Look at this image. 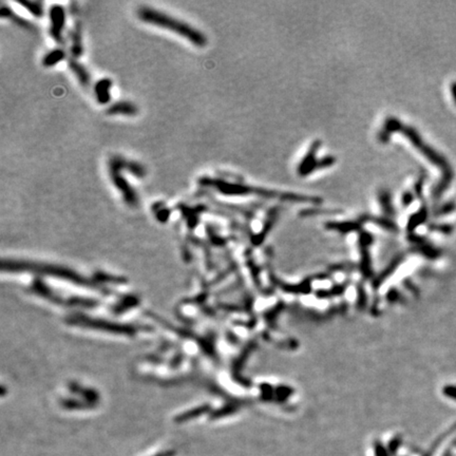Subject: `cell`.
<instances>
[{
  "label": "cell",
  "mask_w": 456,
  "mask_h": 456,
  "mask_svg": "<svg viewBox=\"0 0 456 456\" xmlns=\"http://www.w3.org/2000/svg\"><path fill=\"white\" fill-rule=\"evenodd\" d=\"M138 15L142 21L175 32V33L189 40L197 47L203 48L206 46L207 38L202 32L197 30L196 28H192L188 23L178 20V19L173 18L154 9L147 8V6L140 8L138 11Z\"/></svg>",
  "instance_id": "obj_1"
},
{
  "label": "cell",
  "mask_w": 456,
  "mask_h": 456,
  "mask_svg": "<svg viewBox=\"0 0 456 456\" xmlns=\"http://www.w3.org/2000/svg\"><path fill=\"white\" fill-rule=\"evenodd\" d=\"M200 184L205 187H211L217 191L225 196H249L255 195L266 198H280L285 201H295V202H310V197L301 196L296 194H290V192H279L275 190H268L264 188L252 187L248 185H241L238 183L226 182L224 179L211 178H202L200 179Z\"/></svg>",
  "instance_id": "obj_2"
},
{
  "label": "cell",
  "mask_w": 456,
  "mask_h": 456,
  "mask_svg": "<svg viewBox=\"0 0 456 456\" xmlns=\"http://www.w3.org/2000/svg\"><path fill=\"white\" fill-rule=\"evenodd\" d=\"M398 132H401L406 137L415 148L418 150L423 157H425L430 163H432L436 167L441 169L442 173L453 170L449 163V160L442 156L441 153L436 151L431 146L428 145L420 137V134L416 131V129L411 126H404L402 123L398 128Z\"/></svg>",
  "instance_id": "obj_3"
},
{
  "label": "cell",
  "mask_w": 456,
  "mask_h": 456,
  "mask_svg": "<svg viewBox=\"0 0 456 456\" xmlns=\"http://www.w3.org/2000/svg\"><path fill=\"white\" fill-rule=\"evenodd\" d=\"M121 157H113L109 159V175L111 177L112 183L114 184L123 195L125 202L130 206H137L139 198L136 190H134L129 182L121 175Z\"/></svg>",
  "instance_id": "obj_4"
},
{
  "label": "cell",
  "mask_w": 456,
  "mask_h": 456,
  "mask_svg": "<svg viewBox=\"0 0 456 456\" xmlns=\"http://www.w3.org/2000/svg\"><path fill=\"white\" fill-rule=\"evenodd\" d=\"M50 35L57 43H63L62 31L66 22L65 9L59 4H54L50 8Z\"/></svg>",
  "instance_id": "obj_5"
},
{
  "label": "cell",
  "mask_w": 456,
  "mask_h": 456,
  "mask_svg": "<svg viewBox=\"0 0 456 456\" xmlns=\"http://www.w3.org/2000/svg\"><path fill=\"white\" fill-rule=\"evenodd\" d=\"M321 142L320 140H315V142L311 145L310 150L307 151L306 156L303 158V159L301 160V163L298 166V173L301 177H305L307 175H310L314 170H316V166L318 159L316 158L317 156V151L320 148Z\"/></svg>",
  "instance_id": "obj_6"
},
{
  "label": "cell",
  "mask_w": 456,
  "mask_h": 456,
  "mask_svg": "<svg viewBox=\"0 0 456 456\" xmlns=\"http://www.w3.org/2000/svg\"><path fill=\"white\" fill-rule=\"evenodd\" d=\"M453 179H454L453 170L442 173L440 179L433 186V188L431 190V195L434 200H439V198L442 197V195H444L445 192L449 189V187H450Z\"/></svg>",
  "instance_id": "obj_7"
},
{
  "label": "cell",
  "mask_w": 456,
  "mask_h": 456,
  "mask_svg": "<svg viewBox=\"0 0 456 456\" xmlns=\"http://www.w3.org/2000/svg\"><path fill=\"white\" fill-rule=\"evenodd\" d=\"M112 87V81L109 79H102L95 83L94 92L96 99L101 105L108 104L111 99L110 89Z\"/></svg>",
  "instance_id": "obj_8"
},
{
  "label": "cell",
  "mask_w": 456,
  "mask_h": 456,
  "mask_svg": "<svg viewBox=\"0 0 456 456\" xmlns=\"http://www.w3.org/2000/svg\"><path fill=\"white\" fill-rule=\"evenodd\" d=\"M107 114L109 115H131L138 114V107L131 104L129 101H119L115 102L112 106L108 108Z\"/></svg>",
  "instance_id": "obj_9"
},
{
  "label": "cell",
  "mask_w": 456,
  "mask_h": 456,
  "mask_svg": "<svg viewBox=\"0 0 456 456\" xmlns=\"http://www.w3.org/2000/svg\"><path fill=\"white\" fill-rule=\"evenodd\" d=\"M69 66L71 71L77 77V79L81 83L82 86L88 87L90 83V74L87 71V69L83 67L81 63H79L75 59L69 60Z\"/></svg>",
  "instance_id": "obj_10"
},
{
  "label": "cell",
  "mask_w": 456,
  "mask_h": 456,
  "mask_svg": "<svg viewBox=\"0 0 456 456\" xmlns=\"http://www.w3.org/2000/svg\"><path fill=\"white\" fill-rule=\"evenodd\" d=\"M72 40V48L71 52L74 56V59H77L82 54V44H81V32H80V24L75 23V27L72 31L71 34Z\"/></svg>",
  "instance_id": "obj_11"
},
{
  "label": "cell",
  "mask_w": 456,
  "mask_h": 456,
  "mask_svg": "<svg viewBox=\"0 0 456 456\" xmlns=\"http://www.w3.org/2000/svg\"><path fill=\"white\" fill-rule=\"evenodd\" d=\"M63 59H65V52L60 49H55L44 55L42 59V66L46 68L53 67L56 63L61 61Z\"/></svg>",
  "instance_id": "obj_12"
},
{
  "label": "cell",
  "mask_w": 456,
  "mask_h": 456,
  "mask_svg": "<svg viewBox=\"0 0 456 456\" xmlns=\"http://www.w3.org/2000/svg\"><path fill=\"white\" fill-rule=\"evenodd\" d=\"M18 3L27 9L32 15L40 17L43 15V4L40 1H30V0H18Z\"/></svg>",
  "instance_id": "obj_13"
},
{
  "label": "cell",
  "mask_w": 456,
  "mask_h": 456,
  "mask_svg": "<svg viewBox=\"0 0 456 456\" xmlns=\"http://www.w3.org/2000/svg\"><path fill=\"white\" fill-rule=\"evenodd\" d=\"M1 17L10 18V19H12V20H14L15 22H17L18 24L22 25V27H25V28H30L31 27V23L29 21L23 20V19L16 16L14 13L12 12V10L10 8H8V6H5L4 4L2 5V8H1Z\"/></svg>",
  "instance_id": "obj_14"
},
{
  "label": "cell",
  "mask_w": 456,
  "mask_h": 456,
  "mask_svg": "<svg viewBox=\"0 0 456 456\" xmlns=\"http://www.w3.org/2000/svg\"><path fill=\"white\" fill-rule=\"evenodd\" d=\"M378 195H379V202L385 213H390V214L393 213V207H392V204H391L390 192L387 189H381Z\"/></svg>",
  "instance_id": "obj_15"
},
{
  "label": "cell",
  "mask_w": 456,
  "mask_h": 456,
  "mask_svg": "<svg viewBox=\"0 0 456 456\" xmlns=\"http://www.w3.org/2000/svg\"><path fill=\"white\" fill-rule=\"evenodd\" d=\"M456 209V204L453 201H449L444 204L439 205V206L435 209V215L436 216H444L451 214L452 211Z\"/></svg>",
  "instance_id": "obj_16"
},
{
  "label": "cell",
  "mask_w": 456,
  "mask_h": 456,
  "mask_svg": "<svg viewBox=\"0 0 456 456\" xmlns=\"http://www.w3.org/2000/svg\"><path fill=\"white\" fill-rule=\"evenodd\" d=\"M335 162H336L335 158L332 157V156H326V157H324L322 159H318L316 169L327 168V167H331V166H333L334 164H335Z\"/></svg>",
  "instance_id": "obj_17"
},
{
  "label": "cell",
  "mask_w": 456,
  "mask_h": 456,
  "mask_svg": "<svg viewBox=\"0 0 456 456\" xmlns=\"http://www.w3.org/2000/svg\"><path fill=\"white\" fill-rule=\"evenodd\" d=\"M426 181V176H420L419 178L417 179V182L414 185V195L416 197H418L420 200H422V194H423V184H425Z\"/></svg>",
  "instance_id": "obj_18"
},
{
  "label": "cell",
  "mask_w": 456,
  "mask_h": 456,
  "mask_svg": "<svg viewBox=\"0 0 456 456\" xmlns=\"http://www.w3.org/2000/svg\"><path fill=\"white\" fill-rule=\"evenodd\" d=\"M414 198H415L414 192H412V191H406V192H403L402 198H401L402 205H403V206H409V205L414 201Z\"/></svg>",
  "instance_id": "obj_19"
},
{
  "label": "cell",
  "mask_w": 456,
  "mask_h": 456,
  "mask_svg": "<svg viewBox=\"0 0 456 456\" xmlns=\"http://www.w3.org/2000/svg\"><path fill=\"white\" fill-rule=\"evenodd\" d=\"M451 94H452L453 100H454L455 105H456V81H453L452 85H451Z\"/></svg>",
  "instance_id": "obj_20"
},
{
  "label": "cell",
  "mask_w": 456,
  "mask_h": 456,
  "mask_svg": "<svg viewBox=\"0 0 456 456\" xmlns=\"http://www.w3.org/2000/svg\"><path fill=\"white\" fill-rule=\"evenodd\" d=\"M173 455H175V452L173 451H165V452L157 454L156 456H173Z\"/></svg>",
  "instance_id": "obj_21"
}]
</instances>
